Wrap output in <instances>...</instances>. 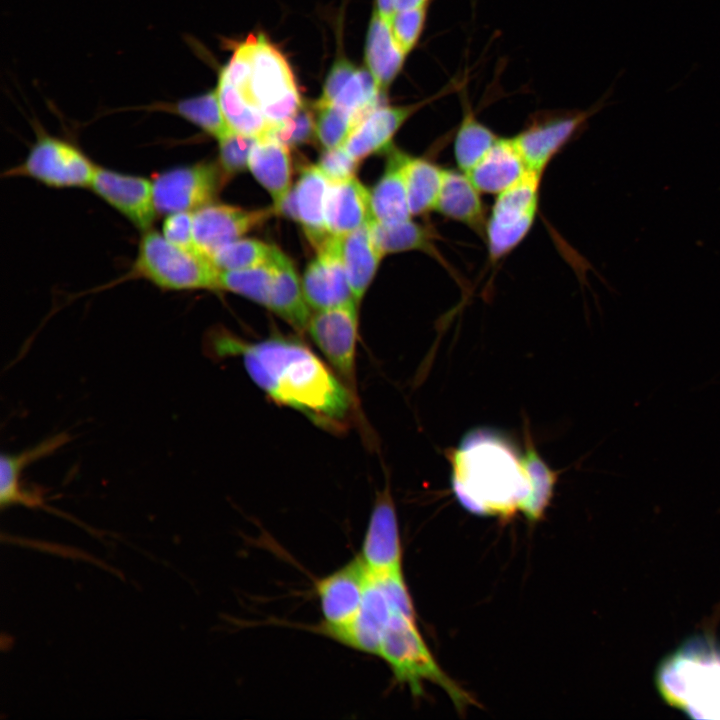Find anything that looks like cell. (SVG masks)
<instances>
[{"mask_svg": "<svg viewBox=\"0 0 720 720\" xmlns=\"http://www.w3.org/2000/svg\"><path fill=\"white\" fill-rule=\"evenodd\" d=\"M204 351L216 359L240 357L252 381L278 404L320 427L343 429L352 392L303 342L286 336L245 341L224 328L208 331Z\"/></svg>", "mask_w": 720, "mask_h": 720, "instance_id": "obj_1", "label": "cell"}, {"mask_svg": "<svg viewBox=\"0 0 720 720\" xmlns=\"http://www.w3.org/2000/svg\"><path fill=\"white\" fill-rule=\"evenodd\" d=\"M453 457V490L478 515H508L520 508L530 484L511 449L496 438L470 435Z\"/></svg>", "mask_w": 720, "mask_h": 720, "instance_id": "obj_2", "label": "cell"}, {"mask_svg": "<svg viewBox=\"0 0 720 720\" xmlns=\"http://www.w3.org/2000/svg\"><path fill=\"white\" fill-rule=\"evenodd\" d=\"M657 686L691 717L720 719V648L705 639L687 642L661 664Z\"/></svg>", "mask_w": 720, "mask_h": 720, "instance_id": "obj_3", "label": "cell"}, {"mask_svg": "<svg viewBox=\"0 0 720 720\" xmlns=\"http://www.w3.org/2000/svg\"><path fill=\"white\" fill-rule=\"evenodd\" d=\"M378 656L390 666L396 680L407 684L415 696L423 694V681H430L448 694L459 711L474 703L471 696L439 667L416 627L415 618L397 612L393 614Z\"/></svg>", "mask_w": 720, "mask_h": 720, "instance_id": "obj_4", "label": "cell"}, {"mask_svg": "<svg viewBox=\"0 0 720 720\" xmlns=\"http://www.w3.org/2000/svg\"><path fill=\"white\" fill-rule=\"evenodd\" d=\"M219 273L209 257L179 247L151 229L143 233L130 271L131 276L168 291L217 290Z\"/></svg>", "mask_w": 720, "mask_h": 720, "instance_id": "obj_5", "label": "cell"}, {"mask_svg": "<svg viewBox=\"0 0 720 720\" xmlns=\"http://www.w3.org/2000/svg\"><path fill=\"white\" fill-rule=\"evenodd\" d=\"M541 178L542 175L528 171L497 195L484 229L491 260L508 255L530 232L538 212Z\"/></svg>", "mask_w": 720, "mask_h": 720, "instance_id": "obj_6", "label": "cell"}, {"mask_svg": "<svg viewBox=\"0 0 720 720\" xmlns=\"http://www.w3.org/2000/svg\"><path fill=\"white\" fill-rule=\"evenodd\" d=\"M246 95L272 125L287 120L303 106L288 61L263 34L254 36L253 69Z\"/></svg>", "mask_w": 720, "mask_h": 720, "instance_id": "obj_7", "label": "cell"}, {"mask_svg": "<svg viewBox=\"0 0 720 720\" xmlns=\"http://www.w3.org/2000/svg\"><path fill=\"white\" fill-rule=\"evenodd\" d=\"M97 165L76 145L40 134L24 161L10 176H27L49 187H90Z\"/></svg>", "mask_w": 720, "mask_h": 720, "instance_id": "obj_8", "label": "cell"}, {"mask_svg": "<svg viewBox=\"0 0 720 720\" xmlns=\"http://www.w3.org/2000/svg\"><path fill=\"white\" fill-rule=\"evenodd\" d=\"M609 94L607 92L587 110L536 114L512 137L528 170L543 175L552 159L585 128L587 120L606 105L604 100Z\"/></svg>", "mask_w": 720, "mask_h": 720, "instance_id": "obj_9", "label": "cell"}, {"mask_svg": "<svg viewBox=\"0 0 720 720\" xmlns=\"http://www.w3.org/2000/svg\"><path fill=\"white\" fill-rule=\"evenodd\" d=\"M225 179L219 164L210 162L165 170L152 181L156 211L193 212L213 202Z\"/></svg>", "mask_w": 720, "mask_h": 720, "instance_id": "obj_10", "label": "cell"}, {"mask_svg": "<svg viewBox=\"0 0 720 720\" xmlns=\"http://www.w3.org/2000/svg\"><path fill=\"white\" fill-rule=\"evenodd\" d=\"M357 307L350 304L317 311L306 327L313 343L351 391L355 387Z\"/></svg>", "mask_w": 720, "mask_h": 720, "instance_id": "obj_11", "label": "cell"}, {"mask_svg": "<svg viewBox=\"0 0 720 720\" xmlns=\"http://www.w3.org/2000/svg\"><path fill=\"white\" fill-rule=\"evenodd\" d=\"M370 573L358 556L317 583L324 622L320 631L336 639L355 620Z\"/></svg>", "mask_w": 720, "mask_h": 720, "instance_id": "obj_12", "label": "cell"}, {"mask_svg": "<svg viewBox=\"0 0 720 720\" xmlns=\"http://www.w3.org/2000/svg\"><path fill=\"white\" fill-rule=\"evenodd\" d=\"M307 266L302 289L316 311L358 304L351 289L341 254V237L330 236Z\"/></svg>", "mask_w": 720, "mask_h": 720, "instance_id": "obj_13", "label": "cell"}, {"mask_svg": "<svg viewBox=\"0 0 720 720\" xmlns=\"http://www.w3.org/2000/svg\"><path fill=\"white\" fill-rule=\"evenodd\" d=\"M273 212V208L246 210L222 203L206 204L192 212L195 246L211 259L217 250L264 223Z\"/></svg>", "mask_w": 720, "mask_h": 720, "instance_id": "obj_14", "label": "cell"}, {"mask_svg": "<svg viewBox=\"0 0 720 720\" xmlns=\"http://www.w3.org/2000/svg\"><path fill=\"white\" fill-rule=\"evenodd\" d=\"M90 188L143 232L158 214L149 179L97 166Z\"/></svg>", "mask_w": 720, "mask_h": 720, "instance_id": "obj_15", "label": "cell"}, {"mask_svg": "<svg viewBox=\"0 0 720 720\" xmlns=\"http://www.w3.org/2000/svg\"><path fill=\"white\" fill-rule=\"evenodd\" d=\"M359 557L373 575L401 572V542L389 489L377 496Z\"/></svg>", "mask_w": 720, "mask_h": 720, "instance_id": "obj_16", "label": "cell"}, {"mask_svg": "<svg viewBox=\"0 0 720 720\" xmlns=\"http://www.w3.org/2000/svg\"><path fill=\"white\" fill-rule=\"evenodd\" d=\"M394 613L381 579L370 573L355 620L335 640L359 651L378 655L383 635Z\"/></svg>", "mask_w": 720, "mask_h": 720, "instance_id": "obj_17", "label": "cell"}, {"mask_svg": "<svg viewBox=\"0 0 720 720\" xmlns=\"http://www.w3.org/2000/svg\"><path fill=\"white\" fill-rule=\"evenodd\" d=\"M405 106L382 105L367 114L352 130L344 146L358 161L392 148V139L404 122L426 103L437 98Z\"/></svg>", "mask_w": 720, "mask_h": 720, "instance_id": "obj_18", "label": "cell"}, {"mask_svg": "<svg viewBox=\"0 0 720 720\" xmlns=\"http://www.w3.org/2000/svg\"><path fill=\"white\" fill-rule=\"evenodd\" d=\"M371 219L370 191L356 177L329 182L325 221L330 235L342 237Z\"/></svg>", "mask_w": 720, "mask_h": 720, "instance_id": "obj_19", "label": "cell"}, {"mask_svg": "<svg viewBox=\"0 0 720 720\" xmlns=\"http://www.w3.org/2000/svg\"><path fill=\"white\" fill-rule=\"evenodd\" d=\"M528 171L513 138L499 137L484 157L466 174L481 193L497 196L519 181Z\"/></svg>", "mask_w": 720, "mask_h": 720, "instance_id": "obj_20", "label": "cell"}, {"mask_svg": "<svg viewBox=\"0 0 720 720\" xmlns=\"http://www.w3.org/2000/svg\"><path fill=\"white\" fill-rule=\"evenodd\" d=\"M481 192L460 169H445L435 211L484 234L486 215Z\"/></svg>", "mask_w": 720, "mask_h": 720, "instance_id": "obj_21", "label": "cell"}, {"mask_svg": "<svg viewBox=\"0 0 720 720\" xmlns=\"http://www.w3.org/2000/svg\"><path fill=\"white\" fill-rule=\"evenodd\" d=\"M385 171L370 192L372 219L382 224H396L411 219L404 176L407 154L390 149Z\"/></svg>", "mask_w": 720, "mask_h": 720, "instance_id": "obj_22", "label": "cell"}, {"mask_svg": "<svg viewBox=\"0 0 720 720\" xmlns=\"http://www.w3.org/2000/svg\"><path fill=\"white\" fill-rule=\"evenodd\" d=\"M329 181L316 165L304 167L293 188L297 222L315 249L331 235L325 221V199Z\"/></svg>", "mask_w": 720, "mask_h": 720, "instance_id": "obj_23", "label": "cell"}, {"mask_svg": "<svg viewBox=\"0 0 720 720\" xmlns=\"http://www.w3.org/2000/svg\"><path fill=\"white\" fill-rule=\"evenodd\" d=\"M248 168L272 197L275 211L291 189L293 167L289 148L272 137L259 138Z\"/></svg>", "mask_w": 720, "mask_h": 720, "instance_id": "obj_24", "label": "cell"}, {"mask_svg": "<svg viewBox=\"0 0 720 720\" xmlns=\"http://www.w3.org/2000/svg\"><path fill=\"white\" fill-rule=\"evenodd\" d=\"M275 277L269 310L277 314L298 331L308 325L310 306L291 260L278 248L273 256Z\"/></svg>", "mask_w": 720, "mask_h": 720, "instance_id": "obj_25", "label": "cell"}, {"mask_svg": "<svg viewBox=\"0 0 720 720\" xmlns=\"http://www.w3.org/2000/svg\"><path fill=\"white\" fill-rule=\"evenodd\" d=\"M70 441L67 433H59L45 439L36 446L17 454L1 455L0 504L2 507L22 504L36 506L37 496L21 489L19 480L24 468L32 462L52 454Z\"/></svg>", "mask_w": 720, "mask_h": 720, "instance_id": "obj_26", "label": "cell"}, {"mask_svg": "<svg viewBox=\"0 0 720 720\" xmlns=\"http://www.w3.org/2000/svg\"><path fill=\"white\" fill-rule=\"evenodd\" d=\"M406 55L392 34L390 22L374 12L367 34L365 60L381 90H386L398 75Z\"/></svg>", "mask_w": 720, "mask_h": 720, "instance_id": "obj_27", "label": "cell"}, {"mask_svg": "<svg viewBox=\"0 0 720 720\" xmlns=\"http://www.w3.org/2000/svg\"><path fill=\"white\" fill-rule=\"evenodd\" d=\"M341 254L351 289L360 302L383 257L372 237L369 221L341 237Z\"/></svg>", "mask_w": 720, "mask_h": 720, "instance_id": "obj_28", "label": "cell"}, {"mask_svg": "<svg viewBox=\"0 0 720 720\" xmlns=\"http://www.w3.org/2000/svg\"><path fill=\"white\" fill-rule=\"evenodd\" d=\"M444 170L425 158L406 156L404 176L412 216L435 210Z\"/></svg>", "mask_w": 720, "mask_h": 720, "instance_id": "obj_29", "label": "cell"}, {"mask_svg": "<svg viewBox=\"0 0 720 720\" xmlns=\"http://www.w3.org/2000/svg\"><path fill=\"white\" fill-rule=\"evenodd\" d=\"M216 91L225 120L232 131L257 138L267 135L272 124L246 94L220 79Z\"/></svg>", "mask_w": 720, "mask_h": 720, "instance_id": "obj_30", "label": "cell"}, {"mask_svg": "<svg viewBox=\"0 0 720 720\" xmlns=\"http://www.w3.org/2000/svg\"><path fill=\"white\" fill-rule=\"evenodd\" d=\"M520 460L530 484L529 495L523 502L520 512L529 521H538L543 517L550 503L558 472L550 469L543 461L530 439L526 440L525 451L520 456Z\"/></svg>", "mask_w": 720, "mask_h": 720, "instance_id": "obj_31", "label": "cell"}, {"mask_svg": "<svg viewBox=\"0 0 720 720\" xmlns=\"http://www.w3.org/2000/svg\"><path fill=\"white\" fill-rule=\"evenodd\" d=\"M462 120L457 128L453 152L458 169L469 172L491 149L499 137L477 119L465 101Z\"/></svg>", "mask_w": 720, "mask_h": 720, "instance_id": "obj_32", "label": "cell"}, {"mask_svg": "<svg viewBox=\"0 0 720 720\" xmlns=\"http://www.w3.org/2000/svg\"><path fill=\"white\" fill-rule=\"evenodd\" d=\"M369 226L383 256L411 250L433 251L431 232L411 219L396 224H382L371 219Z\"/></svg>", "mask_w": 720, "mask_h": 720, "instance_id": "obj_33", "label": "cell"}, {"mask_svg": "<svg viewBox=\"0 0 720 720\" xmlns=\"http://www.w3.org/2000/svg\"><path fill=\"white\" fill-rule=\"evenodd\" d=\"M165 110L179 115L217 140L232 131L225 120L216 89L168 104Z\"/></svg>", "mask_w": 720, "mask_h": 720, "instance_id": "obj_34", "label": "cell"}, {"mask_svg": "<svg viewBox=\"0 0 720 720\" xmlns=\"http://www.w3.org/2000/svg\"><path fill=\"white\" fill-rule=\"evenodd\" d=\"M274 277L275 268L272 260L252 268L220 271L219 289L244 296L268 309Z\"/></svg>", "mask_w": 720, "mask_h": 720, "instance_id": "obj_35", "label": "cell"}, {"mask_svg": "<svg viewBox=\"0 0 720 720\" xmlns=\"http://www.w3.org/2000/svg\"><path fill=\"white\" fill-rule=\"evenodd\" d=\"M277 247L254 239H238L219 250L211 260L220 271L242 270L269 263Z\"/></svg>", "mask_w": 720, "mask_h": 720, "instance_id": "obj_36", "label": "cell"}, {"mask_svg": "<svg viewBox=\"0 0 720 720\" xmlns=\"http://www.w3.org/2000/svg\"><path fill=\"white\" fill-rule=\"evenodd\" d=\"M315 136L325 149L342 146L359 123L356 115L336 104H315Z\"/></svg>", "mask_w": 720, "mask_h": 720, "instance_id": "obj_37", "label": "cell"}, {"mask_svg": "<svg viewBox=\"0 0 720 720\" xmlns=\"http://www.w3.org/2000/svg\"><path fill=\"white\" fill-rule=\"evenodd\" d=\"M259 138L234 131L219 141V166L224 175L230 177L248 168L250 154Z\"/></svg>", "mask_w": 720, "mask_h": 720, "instance_id": "obj_38", "label": "cell"}, {"mask_svg": "<svg viewBox=\"0 0 720 720\" xmlns=\"http://www.w3.org/2000/svg\"><path fill=\"white\" fill-rule=\"evenodd\" d=\"M314 135L315 118L312 112L302 106L287 120L272 125L266 136L276 139L290 149L309 142Z\"/></svg>", "mask_w": 720, "mask_h": 720, "instance_id": "obj_39", "label": "cell"}, {"mask_svg": "<svg viewBox=\"0 0 720 720\" xmlns=\"http://www.w3.org/2000/svg\"><path fill=\"white\" fill-rule=\"evenodd\" d=\"M427 6L396 11L391 20L392 34L401 47L408 54L417 44L425 24Z\"/></svg>", "mask_w": 720, "mask_h": 720, "instance_id": "obj_40", "label": "cell"}, {"mask_svg": "<svg viewBox=\"0 0 720 720\" xmlns=\"http://www.w3.org/2000/svg\"><path fill=\"white\" fill-rule=\"evenodd\" d=\"M359 162L342 145L325 149L316 166L329 182H339L355 177Z\"/></svg>", "mask_w": 720, "mask_h": 720, "instance_id": "obj_41", "label": "cell"}, {"mask_svg": "<svg viewBox=\"0 0 720 720\" xmlns=\"http://www.w3.org/2000/svg\"><path fill=\"white\" fill-rule=\"evenodd\" d=\"M162 235L179 247L199 252L194 242L192 212L180 211L167 214L162 225Z\"/></svg>", "mask_w": 720, "mask_h": 720, "instance_id": "obj_42", "label": "cell"}, {"mask_svg": "<svg viewBox=\"0 0 720 720\" xmlns=\"http://www.w3.org/2000/svg\"><path fill=\"white\" fill-rule=\"evenodd\" d=\"M356 67L348 60L341 58L330 69L317 104H331L336 99L346 82L356 71Z\"/></svg>", "mask_w": 720, "mask_h": 720, "instance_id": "obj_43", "label": "cell"}, {"mask_svg": "<svg viewBox=\"0 0 720 720\" xmlns=\"http://www.w3.org/2000/svg\"><path fill=\"white\" fill-rule=\"evenodd\" d=\"M394 1L395 0H376L377 12L382 18L389 22L395 13Z\"/></svg>", "mask_w": 720, "mask_h": 720, "instance_id": "obj_44", "label": "cell"}, {"mask_svg": "<svg viewBox=\"0 0 720 720\" xmlns=\"http://www.w3.org/2000/svg\"><path fill=\"white\" fill-rule=\"evenodd\" d=\"M429 0H395V12L427 6Z\"/></svg>", "mask_w": 720, "mask_h": 720, "instance_id": "obj_45", "label": "cell"}]
</instances>
